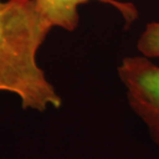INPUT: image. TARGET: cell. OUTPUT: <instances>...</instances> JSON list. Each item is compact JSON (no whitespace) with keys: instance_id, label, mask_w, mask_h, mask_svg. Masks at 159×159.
Wrapping results in <instances>:
<instances>
[{"instance_id":"obj_1","label":"cell","mask_w":159,"mask_h":159,"mask_svg":"<svg viewBox=\"0 0 159 159\" xmlns=\"http://www.w3.org/2000/svg\"><path fill=\"white\" fill-rule=\"evenodd\" d=\"M52 28L35 0H0V91L17 95L25 110L44 112L62 104L36 60Z\"/></svg>"},{"instance_id":"obj_2","label":"cell","mask_w":159,"mask_h":159,"mask_svg":"<svg viewBox=\"0 0 159 159\" xmlns=\"http://www.w3.org/2000/svg\"><path fill=\"white\" fill-rule=\"evenodd\" d=\"M117 72L130 109L159 147V65L142 55L126 56Z\"/></svg>"},{"instance_id":"obj_3","label":"cell","mask_w":159,"mask_h":159,"mask_svg":"<svg viewBox=\"0 0 159 159\" xmlns=\"http://www.w3.org/2000/svg\"><path fill=\"white\" fill-rule=\"evenodd\" d=\"M89 2L104 3L115 8L128 28L139 19L138 7L131 2L120 0H35L36 6L51 26L72 32L80 23L79 7Z\"/></svg>"},{"instance_id":"obj_4","label":"cell","mask_w":159,"mask_h":159,"mask_svg":"<svg viewBox=\"0 0 159 159\" xmlns=\"http://www.w3.org/2000/svg\"><path fill=\"white\" fill-rule=\"evenodd\" d=\"M139 55L149 59L159 58V21L148 23L136 41Z\"/></svg>"}]
</instances>
